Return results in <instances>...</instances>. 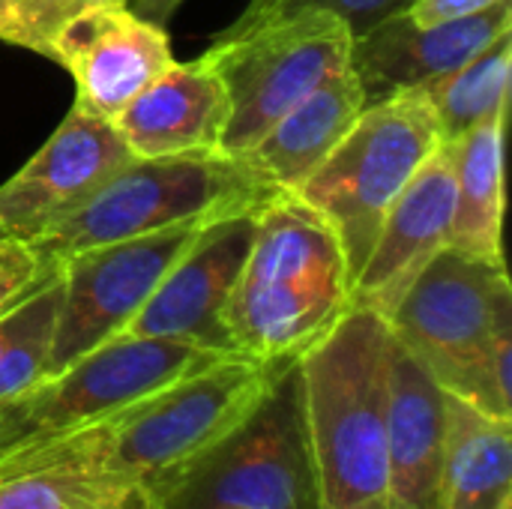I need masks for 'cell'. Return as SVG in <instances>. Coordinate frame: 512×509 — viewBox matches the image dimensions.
Instances as JSON below:
<instances>
[{
	"instance_id": "obj_1",
	"label": "cell",
	"mask_w": 512,
	"mask_h": 509,
	"mask_svg": "<svg viewBox=\"0 0 512 509\" xmlns=\"http://www.w3.org/2000/svg\"><path fill=\"white\" fill-rule=\"evenodd\" d=\"M288 366L237 351L222 354L126 411L48 444L42 468L123 474L144 483L159 501L180 474L201 462L261 405Z\"/></svg>"
},
{
	"instance_id": "obj_2",
	"label": "cell",
	"mask_w": 512,
	"mask_h": 509,
	"mask_svg": "<svg viewBox=\"0 0 512 509\" xmlns=\"http://www.w3.org/2000/svg\"><path fill=\"white\" fill-rule=\"evenodd\" d=\"M354 276L330 222L294 192L270 195L225 309L237 354L297 363L351 309Z\"/></svg>"
},
{
	"instance_id": "obj_3",
	"label": "cell",
	"mask_w": 512,
	"mask_h": 509,
	"mask_svg": "<svg viewBox=\"0 0 512 509\" xmlns=\"http://www.w3.org/2000/svg\"><path fill=\"white\" fill-rule=\"evenodd\" d=\"M387 327L444 393L512 420V288L504 264L447 246L402 294Z\"/></svg>"
},
{
	"instance_id": "obj_4",
	"label": "cell",
	"mask_w": 512,
	"mask_h": 509,
	"mask_svg": "<svg viewBox=\"0 0 512 509\" xmlns=\"http://www.w3.org/2000/svg\"><path fill=\"white\" fill-rule=\"evenodd\" d=\"M387 357V321L351 306L297 360L321 509H354L387 498Z\"/></svg>"
},
{
	"instance_id": "obj_5",
	"label": "cell",
	"mask_w": 512,
	"mask_h": 509,
	"mask_svg": "<svg viewBox=\"0 0 512 509\" xmlns=\"http://www.w3.org/2000/svg\"><path fill=\"white\" fill-rule=\"evenodd\" d=\"M441 144L444 135L426 96L417 87L399 90L369 102L348 135L300 186L297 195L336 231L354 279L390 207Z\"/></svg>"
},
{
	"instance_id": "obj_6",
	"label": "cell",
	"mask_w": 512,
	"mask_h": 509,
	"mask_svg": "<svg viewBox=\"0 0 512 509\" xmlns=\"http://www.w3.org/2000/svg\"><path fill=\"white\" fill-rule=\"evenodd\" d=\"M270 195L276 192L258 186L222 153L129 159L78 210L45 228L27 246L39 261H57L87 246L144 237L180 222H210L258 207Z\"/></svg>"
},
{
	"instance_id": "obj_7",
	"label": "cell",
	"mask_w": 512,
	"mask_h": 509,
	"mask_svg": "<svg viewBox=\"0 0 512 509\" xmlns=\"http://www.w3.org/2000/svg\"><path fill=\"white\" fill-rule=\"evenodd\" d=\"M219 357L189 342L114 336L0 402V462L96 426Z\"/></svg>"
},
{
	"instance_id": "obj_8",
	"label": "cell",
	"mask_w": 512,
	"mask_h": 509,
	"mask_svg": "<svg viewBox=\"0 0 512 509\" xmlns=\"http://www.w3.org/2000/svg\"><path fill=\"white\" fill-rule=\"evenodd\" d=\"M156 509H321L297 363L222 444L159 495Z\"/></svg>"
},
{
	"instance_id": "obj_9",
	"label": "cell",
	"mask_w": 512,
	"mask_h": 509,
	"mask_svg": "<svg viewBox=\"0 0 512 509\" xmlns=\"http://www.w3.org/2000/svg\"><path fill=\"white\" fill-rule=\"evenodd\" d=\"M351 39L339 15L297 9L234 39L213 42L204 60L216 69L231 99L222 156H240L291 105L348 69Z\"/></svg>"
},
{
	"instance_id": "obj_10",
	"label": "cell",
	"mask_w": 512,
	"mask_h": 509,
	"mask_svg": "<svg viewBox=\"0 0 512 509\" xmlns=\"http://www.w3.org/2000/svg\"><path fill=\"white\" fill-rule=\"evenodd\" d=\"M201 225L198 219L180 222L144 237L99 243L57 258L60 306L45 375L66 369L120 336Z\"/></svg>"
},
{
	"instance_id": "obj_11",
	"label": "cell",
	"mask_w": 512,
	"mask_h": 509,
	"mask_svg": "<svg viewBox=\"0 0 512 509\" xmlns=\"http://www.w3.org/2000/svg\"><path fill=\"white\" fill-rule=\"evenodd\" d=\"M258 207L204 222L120 336L174 339L234 354L225 309L252 249Z\"/></svg>"
},
{
	"instance_id": "obj_12",
	"label": "cell",
	"mask_w": 512,
	"mask_h": 509,
	"mask_svg": "<svg viewBox=\"0 0 512 509\" xmlns=\"http://www.w3.org/2000/svg\"><path fill=\"white\" fill-rule=\"evenodd\" d=\"M129 159L135 156L114 123L72 108L39 153L0 186V225L30 243L78 210Z\"/></svg>"
},
{
	"instance_id": "obj_13",
	"label": "cell",
	"mask_w": 512,
	"mask_h": 509,
	"mask_svg": "<svg viewBox=\"0 0 512 509\" xmlns=\"http://www.w3.org/2000/svg\"><path fill=\"white\" fill-rule=\"evenodd\" d=\"M48 60L72 75V108L108 123L174 63L165 30L126 6L69 18L48 42Z\"/></svg>"
},
{
	"instance_id": "obj_14",
	"label": "cell",
	"mask_w": 512,
	"mask_h": 509,
	"mask_svg": "<svg viewBox=\"0 0 512 509\" xmlns=\"http://www.w3.org/2000/svg\"><path fill=\"white\" fill-rule=\"evenodd\" d=\"M510 30V0L441 24H414L405 12H396L351 39L348 69L357 75L366 102H378L459 69Z\"/></svg>"
},
{
	"instance_id": "obj_15",
	"label": "cell",
	"mask_w": 512,
	"mask_h": 509,
	"mask_svg": "<svg viewBox=\"0 0 512 509\" xmlns=\"http://www.w3.org/2000/svg\"><path fill=\"white\" fill-rule=\"evenodd\" d=\"M453 201V150L444 141L390 207L378 240L354 279L351 306L372 309L387 321L411 282L447 249Z\"/></svg>"
},
{
	"instance_id": "obj_16",
	"label": "cell",
	"mask_w": 512,
	"mask_h": 509,
	"mask_svg": "<svg viewBox=\"0 0 512 509\" xmlns=\"http://www.w3.org/2000/svg\"><path fill=\"white\" fill-rule=\"evenodd\" d=\"M387 507L435 509L447 456V393L390 333L387 357Z\"/></svg>"
},
{
	"instance_id": "obj_17",
	"label": "cell",
	"mask_w": 512,
	"mask_h": 509,
	"mask_svg": "<svg viewBox=\"0 0 512 509\" xmlns=\"http://www.w3.org/2000/svg\"><path fill=\"white\" fill-rule=\"evenodd\" d=\"M228 120V90L201 54L174 60L111 123L135 159H159L222 153Z\"/></svg>"
},
{
	"instance_id": "obj_18",
	"label": "cell",
	"mask_w": 512,
	"mask_h": 509,
	"mask_svg": "<svg viewBox=\"0 0 512 509\" xmlns=\"http://www.w3.org/2000/svg\"><path fill=\"white\" fill-rule=\"evenodd\" d=\"M366 93L351 69H342L297 105H291L234 162L270 192H300L366 108Z\"/></svg>"
},
{
	"instance_id": "obj_19",
	"label": "cell",
	"mask_w": 512,
	"mask_h": 509,
	"mask_svg": "<svg viewBox=\"0 0 512 509\" xmlns=\"http://www.w3.org/2000/svg\"><path fill=\"white\" fill-rule=\"evenodd\" d=\"M512 420L447 393V456L435 509H510Z\"/></svg>"
},
{
	"instance_id": "obj_20",
	"label": "cell",
	"mask_w": 512,
	"mask_h": 509,
	"mask_svg": "<svg viewBox=\"0 0 512 509\" xmlns=\"http://www.w3.org/2000/svg\"><path fill=\"white\" fill-rule=\"evenodd\" d=\"M504 129L507 114L480 123L456 141H447L453 150L456 183L447 246L492 264H504Z\"/></svg>"
},
{
	"instance_id": "obj_21",
	"label": "cell",
	"mask_w": 512,
	"mask_h": 509,
	"mask_svg": "<svg viewBox=\"0 0 512 509\" xmlns=\"http://www.w3.org/2000/svg\"><path fill=\"white\" fill-rule=\"evenodd\" d=\"M510 78L512 30L474 60L420 84L417 90L432 105L444 141H456L480 123L510 114Z\"/></svg>"
},
{
	"instance_id": "obj_22",
	"label": "cell",
	"mask_w": 512,
	"mask_h": 509,
	"mask_svg": "<svg viewBox=\"0 0 512 509\" xmlns=\"http://www.w3.org/2000/svg\"><path fill=\"white\" fill-rule=\"evenodd\" d=\"M0 509H156V498L132 477L66 468L3 480Z\"/></svg>"
},
{
	"instance_id": "obj_23",
	"label": "cell",
	"mask_w": 512,
	"mask_h": 509,
	"mask_svg": "<svg viewBox=\"0 0 512 509\" xmlns=\"http://www.w3.org/2000/svg\"><path fill=\"white\" fill-rule=\"evenodd\" d=\"M51 264L54 261H39V255L21 240L0 246V315L30 294Z\"/></svg>"
},
{
	"instance_id": "obj_24",
	"label": "cell",
	"mask_w": 512,
	"mask_h": 509,
	"mask_svg": "<svg viewBox=\"0 0 512 509\" xmlns=\"http://www.w3.org/2000/svg\"><path fill=\"white\" fill-rule=\"evenodd\" d=\"M405 6H408V0H285L270 18L285 15V12H297V9H327L345 21L351 36H360L369 27H375L378 21L402 12Z\"/></svg>"
},
{
	"instance_id": "obj_25",
	"label": "cell",
	"mask_w": 512,
	"mask_h": 509,
	"mask_svg": "<svg viewBox=\"0 0 512 509\" xmlns=\"http://www.w3.org/2000/svg\"><path fill=\"white\" fill-rule=\"evenodd\" d=\"M117 6H126V0H48L36 18L30 21L24 39H21V48L27 51H36L42 57H48V42L51 36L75 15L81 12H90V9H117Z\"/></svg>"
},
{
	"instance_id": "obj_26",
	"label": "cell",
	"mask_w": 512,
	"mask_h": 509,
	"mask_svg": "<svg viewBox=\"0 0 512 509\" xmlns=\"http://www.w3.org/2000/svg\"><path fill=\"white\" fill-rule=\"evenodd\" d=\"M504 0H408L402 9L414 24H441V21H456L477 15L483 9H492Z\"/></svg>"
},
{
	"instance_id": "obj_27",
	"label": "cell",
	"mask_w": 512,
	"mask_h": 509,
	"mask_svg": "<svg viewBox=\"0 0 512 509\" xmlns=\"http://www.w3.org/2000/svg\"><path fill=\"white\" fill-rule=\"evenodd\" d=\"M48 0H0V42L18 45L30 27V21L36 18V12L45 6Z\"/></svg>"
},
{
	"instance_id": "obj_28",
	"label": "cell",
	"mask_w": 512,
	"mask_h": 509,
	"mask_svg": "<svg viewBox=\"0 0 512 509\" xmlns=\"http://www.w3.org/2000/svg\"><path fill=\"white\" fill-rule=\"evenodd\" d=\"M285 0H249L246 3V9L234 18V24L231 27H225L219 36H216V42H222V39H234V36H240V33H246V30H252V27H258V24H264L279 6H282Z\"/></svg>"
},
{
	"instance_id": "obj_29",
	"label": "cell",
	"mask_w": 512,
	"mask_h": 509,
	"mask_svg": "<svg viewBox=\"0 0 512 509\" xmlns=\"http://www.w3.org/2000/svg\"><path fill=\"white\" fill-rule=\"evenodd\" d=\"M180 3H183V0H126V9L135 12L138 18L156 24V27H165L168 18L177 12Z\"/></svg>"
},
{
	"instance_id": "obj_30",
	"label": "cell",
	"mask_w": 512,
	"mask_h": 509,
	"mask_svg": "<svg viewBox=\"0 0 512 509\" xmlns=\"http://www.w3.org/2000/svg\"><path fill=\"white\" fill-rule=\"evenodd\" d=\"M354 509H390L387 507V498H372V501H366V504H360V507Z\"/></svg>"
},
{
	"instance_id": "obj_31",
	"label": "cell",
	"mask_w": 512,
	"mask_h": 509,
	"mask_svg": "<svg viewBox=\"0 0 512 509\" xmlns=\"http://www.w3.org/2000/svg\"><path fill=\"white\" fill-rule=\"evenodd\" d=\"M9 240H15V237H9V231H6V228L0 225V246H6Z\"/></svg>"
}]
</instances>
